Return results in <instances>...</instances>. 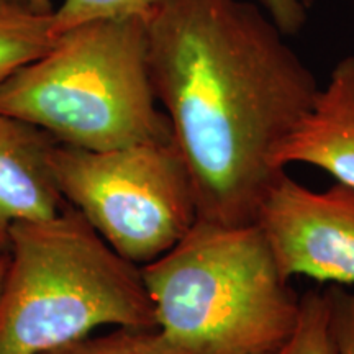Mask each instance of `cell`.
I'll list each match as a JSON object with an SVG mask.
<instances>
[{
    "mask_svg": "<svg viewBox=\"0 0 354 354\" xmlns=\"http://www.w3.org/2000/svg\"><path fill=\"white\" fill-rule=\"evenodd\" d=\"M44 354H196L171 342L158 326H113L102 335L86 338L53 349Z\"/></svg>",
    "mask_w": 354,
    "mask_h": 354,
    "instance_id": "30bf717a",
    "label": "cell"
},
{
    "mask_svg": "<svg viewBox=\"0 0 354 354\" xmlns=\"http://www.w3.org/2000/svg\"><path fill=\"white\" fill-rule=\"evenodd\" d=\"M165 0H64L53 12L56 37L68 30L102 20H146Z\"/></svg>",
    "mask_w": 354,
    "mask_h": 354,
    "instance_id": "7c38bea8",
    "label": "cell"
},
{
    "mask_svg": "<svg viewBox=\"0 0 354 354\" xmlns=\"http://www.w3.org/2000/svg\"><path fill=\"white\" fill-rule=\"evenodd\" d=\"M326 292L330 297L331 328L338 354H354V292L336 286Z\"/></svg>",
    "mask_w": 354,
    "mask_h": 354,
    "instance_id": "4fadbf2b",
    "label": "cell"
},
{
    "mask_svg": "<svg viewBox=\"0 0 354 354\" xmlns=\"http://www.w3.org/2000/svg\"><path fill=\"white\" fill-rule=\"evenodd\" d=\"M0 6H26V7H30V3H28V0H0Z\"/></svg>",
    "mask_w": 354,
    "mask_h": 354,
    "instance_id": "2e32d148",
    "label": "cell"
},
{
    "mask_svg": "<svg viewBox=\"0 0 354 354\" xmlns=\"http://www.w3.org/2000/svg\"><path fill=\"white\" fill-rule=\"evenodd\" d=\"M55 138L39 128L0 113V250L20 221L55 218L68 202L50 165Z\"/></svg>",
    "mask_w": 354,
    "mask_h": 354,
    "instance_id": "52a82bcc",
    "label": "cell"
},
{
    "mask_svg": "<svg viewBox=\"0 0 354 354\" xmlns=\"http://www.w3.org/2000/svg\"><path fill=\"white\" fill-rule=\"evenodd\" d=\"M8 266V251L0 250V294H2L3 281H6V272Z\"/></svg>",
    "mask_w": 354,
    "mask_h": 354,
    "instance_id": "9a60e30c",
    "label": "cell"
},
{
    "mask_svg": "<svg viewBox=\"0 0 354 354\" xmlns=\"http://www.w3.org/2000/svg\"><path fill=\"white\" fill-rule=\"evenodd\" d=\"M284 35H294L305 25L313 0H259Z\"/></svg>",
    "mask_w": 354,
    "mask_h": 354,
    "instance_id": "5bb4252c",
    "label": "cell"
},
{
    "mask_svg": "<svg viewBox=\"0 0 354 354\" xmlns=\"http://www.w3.org/2000/svg\"><path fill=\"white\" fill-rule=\"evenodd\" d=\"M50 165L64 201L140 268L172 250L198 220L192 177L174 138L107 151L55 141Z\"/></svg>",
    "mask_w": 354,
    "mask_h": 354,
    "instance_id": "5b68a950",
    "label": "cell"
},
{
    "mask_svg": "<svg viewBox=\"0 0 354 354\" xmlns=\"http://www.w3.org/2000/svg\"><path fill=\"white\" fill-rule=\"evenodd\" d=\"M53 12L39 13L26 6H0V86L21 66L55 46Z\"/></svg>",
    "mask_w": 354,
    "mask_h": 354,
    "instance_id": "9c48e42d",
    "label": "cell"
},
{
    "mask_svg": "<svg viewBox=\"0 0 354 354\" xmlns=\"http://www.w3.org/2000/svg\"><path fill=\"white\" fill-rule=\"evenodd\" d=\"M300 304L299 323L289 338L259 354H338L328 292L308 290L300 297Z\"/></svg>",
    "mask_w": 354,
    "mask_h": 354,
    "instance_id": "8fae6325",
    "label": "cell"
},
{
    "mask_svg": "<svg viewBox=\"0 0 354 354\" xmlns=\"http://www.w3.org/2000/svg\"><path fill=\"white\" fill-rule=\"evenodd\" d=\"M0 354H44L107 326L156 325L140 266L122 258L69 205L8 230Z\"/></svg>",
    "mask_w": 354,
    "mask_h": 354,
    "instance_id": "7a4b0ae2",
    "label": "cell"
},
{
    "mask_svg": "<svg viewBox=\"0 0 354 354\" xmlns=\"http://www.w3.org/2000/svg\"><path fill=\"white\" fill-rule=\"evenodd\" d=\"M158 328L196 354H259L284 343L300 297L256 223L198 218L172 250L141 268Z\"/></svg>",
    "mask_w": 354,
    "mask_h": 354,
    "instance_id": "3957f363",
    "label": "cell"
},
{
    "mask_svg": "<svg viewBox=\"0 0 354 354\" xmlns=\"http://www.w3.org/2000/svg\"><path fill=\"white\" fill-rule=\"evenodd\" d=\"M256 225L287 279L354 286V187L312 190L284 171L261 202Z\"/></svg>",
    "mask_w": 354,
    "mask_h": 354,
    "instance_id": "8992f818",
    "label": "cell"
},
{
    "mask_svg": "<svg viewBox=\"0 0 354 354\" xmlns=\"http://www.w3.org/2000/svg\"><path fill=\"white\" fill-rule=\"evenodd\" d=\"M276 165H310L354 187V56L331 71L312 107L279 146Z\"/></svg>",
    "mask_w": 354,
    "mask_h": 354,
    "instance_id": "ba28073f",
    "label": "cell"
},
{
    "mask_svg": "<svg viewBox=\"0 0 354 354\" xmlns=\"http://www.w3.org/2000/svg\"><path fill=\"white\" fill-rule=\"evenodd\" d=\"M154 94L192 177L198 218L251 225L286 169L279 146L315 76L271 17L243 0H165L145 20Z\"/></svg>",
    "mask_w": 354,
    "mask_h": 354,
    "instance_id": "6da1fadb",
    "label": "cell"
},
{
    "mask_svg": "<svg viewBox=\"0 0 354 354\" xmlns=\"http://www.w3.org/2000/svg\"><path fill=\"white\" fill-rule=\"evenodd\" d=\"M0 113L91 151L172 138L140 19L92 21L59 35L0 86Z\"/></svg>",
    "mask_w": 354,
    "mask_h": 354,
    "instance_id": "277c9868",
    "label": "cell"
}]
</instances>
